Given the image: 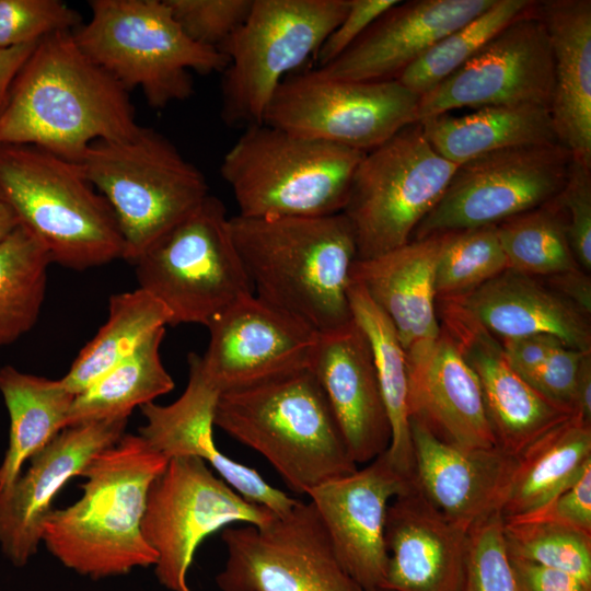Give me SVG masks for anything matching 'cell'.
I'll use <instances>...</instances> for the list:
<instances>
[{"label": "cell", "mask_w": 591, "mask_h": 591, "mask_svg": "<svg viewBox=\"0 0 591 591\" xmlns=\"http://www.w3.org/2000/svg\"><path fill=\"white\" fill-rule=\"evenodd\" d=\"M510 561L519 591H591V586L565 571L513 557Z\"/></svg>", "instance_id": "obj_49"}, {"label": "cell", "mask_w": 591, "mask_h": 591, "mask_svg": "<svg viewBox=\"0 0 591 591\" xmlns=\"http://www.w3.org/2000/svg\"><path fill=\"white\" fill-rule=\"evenodd\" d=\"M0 201H3V200H2V196H1V193H0Z\"/></svg>", "instance_id": "obj_55"}, {"label": "cell", "mask_w": 591, "mask_h": 591, "mask_svg": "<svg viewBox=\"0 0 591 591\" xmlns=\"http://www.w3.org/2000/svg\"><path fill=\"white\" fill-rule=\"evenodd\" d=\"M222 591H364L345 570L313 503L299 500L263 525L228 528Z\"/></svg>", "instance_id": "obj_14"}, {"label": "cell", "mask_w": 591, "mask_h": 591, "mask_svg": "<svg viewBox=\"0 0 591 591\" xmlns=\"http://www.w3.org/2000/svg\"><path fill=\"white\" fill-rule=\"evenodd\" d=\"M84 173L111 206L132 264L209 195L201 171L159 131L140 126L129 138L91 144Z\"/></svg>", "instance_id": "obj_8"}, {"label": "cell", "mask_w": 591, "mask_h": 591, "mask_svg": "<svg viewBox=\"0 0 591 591\" xmlns=\"http://www.w3.org/2000/svg\"><path fill=\"white\" fill-rule=\"evenodd\" d=\"M451 299L497 338L548 334L567 347L591 351L588 315L536 277L508 268L466 294Z\"/></svg>", "instance_id": "obj_28"}, {"label": "cell", "mask_w": 591, "mask_h": 591, "mask_svg": "<svg viewBox=\"0 0 591 591\" xmlns=\"http://www.w3.org/2000/svg\"><path fill=\"white\" fill-rule=\"evenodd\" d=\"M37 44L0 48V109L9 95L13 82Z\"/></svg>", "instance_id": "obj_51"}, {"label": "cell", "mask_w": 591, "mask_h": 591, "mask_svg": "<svg viewBox=\"0 0 591 591\" xmlns=\"http://www.w3.org/2000/svg\"><path fill=\"white\" fill-rule=\"evenodd\" d=\"M418 103L419 95L397 80L348 81L314 69L280 82L263 124L369 152L417 123Z\"/></svg>", "instance_id": "obj_12"}, {"label": "cell", "mask_w": 591, "mask_h": 591, "mask_svg": "<svg viewBox=\"0 0 591 591\" xmlns=\"http://www.w3.org/2000/svg\"><path fill=\"white\" fill-rule=\"evenodd\" d=\"M20 223L12 208L0 201V241H2Z\"/></svg>", "instance_id": "obj_53"}, {"label": "cell", "mask_w": 591, "mask_h": 591, "mask_svg": "<svg viewBox=\"0 0 591 591\" xmlns=\"http://www.w3.org/2000/svg\"><path fill=\"white\" fill-rule=\"evenodd\" d=\"M164 335L165 327L157 329L129 357L77 394L67 427L128 418L136 406L153 402L172 391L174 381L160 356Z\"/></svg>", "instance_id": "obj_34"}, {"label": "cell", "mask_w": 591, "mask_h": 591, "mask_svg": "<svg viewBox=\"0 0 591 591\" xmlns=\"http://www.w3.org/2000/svg\"><path fill=\"white\" fill-rule=\"evenodd\" d=\"M442 234H433L368 259H356L351 280L386 314L404 350L440 334L436 265Z\"/></svg>", "instance_id": "obj_27"}, {"label": "cell", "mask_w": 591, "mask_h": 591, "mask_svg": "<svg viewBox=\"0 0 591 591\" xmlns=\"http://www.w3.org/2000/svg\"><path fill=\"white\" fill-rule=\"evenodd\" d=\"M440 325L456 341L475 372L496 440L517 456L547 430L571 416L541 395L509 364L499 338L453 299L437 300Z\"/></svg>", "instance_id": "obj_20"}, {"label": "cell", "mask_w": 591, "mask_h": 591, "mask_svg": "<svg viewBox=\"0 0 591 591\" xmlns=\"http://www.w3.org/2000/svg\"><path fill=\"white\" fill-rule=\"evenodd\" d=\"M128 418L66 427L31 459L28 470L0 493V546L16 567L36 554L53 501L101 451L125 433Z\"/></svg>", "instance_id": "obj_19"}, {"label": "cell", "mask_w": 591, "mask_h": 591, "mask_svg": "<svg viewBox=\"0 0 591 591\" xmlns=\"http://www.w3.org/2000/svg\"><path fill=\"white\" fill-rule=\"evenodd\" d=\"M554 59L549 112L558 142L591 164V0H543Z\"/></svg>", "instance_id": "obj_29"}, {"label": "cell", "mask_w": 591, "mask_h": 591, "mask_svg": "<svg viewBox=\"0 0 591 591\" xmlns=\"http://www.w3.org/2000/svg\"><path fill=\"white\" fill-rule=\"evenodd\" d=\"M349 0H253L245 22L220 51L221 117L233 127L263 124L280 82L316 54L340 23Z\"/></svg>", "instance_id": "obj_10"}, {"label": "cell", "mask_w": 591, "mask_h": 591, "mask_svg": "<svg viewBox=\"0 0 591 591\" xmlns=\"http://www.w3.org/2000/svg\"><path fill=\"white\" fill-rule=\"evenodd\" d=\"M0 193L53 262L84 270L123 258L115 215L80 162L34 146L0 144Z\"/></svg>", "instance_id": "obj_5"}, {"label": "cell", "mask_w": 591, "mask_h": 591, "mask_svg": "<svg viewBox=\"0 0 591 591\" xmlns=\"http://www.w3.org/2000/svg\"><path fill=\"white\" fill-rule=\"evenodd\" d=\"M462 591H519L499 511L475 523L468 532Z\"/></svg>", "instance_id": "obj_41"}, {"label": "cell", "mask_w": 591, "mask_h": 591, "mask_svg": "<svg viewBox=\"0 0 591 591\" xmlns=\"http://www.w3.org/2000/svg\"><path fill=\"white\" fill-rule=\"evenodd\" d=\"M468 532L441 514L414 484L387 508L383 588L462 591Z\"/></svg>", "instance_id": "obj_25"}, {"label": "cell", "mask_w": 591, "mask_h": 591, "mask_svg": "<svg viewBox=\"0 0 591 591\" xmlns=\"http://www.w3.org/2000/svg\"><path fill=\"white\" fill-rule=\"evenodd\" d=\"M497 234L510 269L533 277H549L580 268L556 197L500 222Z\"/></svg>", "instance_id": "obj_37"}, {"label": "cell", "mask_w": 591, "mask_h": 591, "mask_svg": "<svg viewBox=\"0 0 591 591\" xmlns=\"http://www.w3.org/2000/svg\"><path fill=\"white\" fill-rule=\"evenodd\" d=\"M494 0H398L340 56L317 68L348 81L396 80L434 43L493 4Z\"/></svg>", "instance_id": "obj_23"}, {"label": "cell", "mask_w": 591, "mask_h": 591, "mask_svg": "<svg viewBox=\"0 0 591 591\" xmlns=\"http://www.w3.org/2000/svg\"><path fill=\"white\" fill-rule=\"evenodd\" d=\"M548 287L586 315L591 313V279L581 268L546 277Z\"/></svg>", "instance_id": "obj_50"}, {"label": "cell", "mask_w": 591, "mask_h": 591, "mask_svg": "<svg viewBox=\"0 0 591 591\" xmlns=\"http://www.w3.org/2000/svg\"><path fill=\"white\" fill-rule=\"evenodd\" d=\"M91 16L73 36L79 47L126 90L138 88L163 108L194 93L190 71L223 72L221 51L193 42L164 0H92Z\"/></svg>", "instance_id": "obj_7"}, {"label": "cell", "mask_w": 591, "mask_h": 591, "mask_svg": "<svg viewBox=\"0 0 591 591\" xmlns=\"http://www.w3.org/2000/svg\"><path fill=\"white\" fill-rule=\"evenodd\" d=\"M370 591H393V590L385 589V588H378V589H373V590H370Z\"/></svg>", "instance_id": "obj_54"}, {"label": "cell", "mask_w": 591, "mask_h": 591, "mask_svg": "<svg viewBox=\"0 0 591 591\" xmlns=\"http://www.w3.org/2000/svg\"><path fill=\"white\" fill-rule=\"evenodd\" d=\"M348 300L352 320L369 344L387 412L391 426L387 457L402 475L414 480L406 352L390 318L354 280L348 289Z\"/></svg>", "instance_id": "obj_33"}, {"label": "cell", "mask_w": 591, "mask_h": 591, "mask_svg": "<svg viewBox=\"0 0 591 591\" xmlns=\"http://www.w3.org/2000/svg\"><path fill=\"white\" fill-rule=\"evenodd\" d=\"M413 485L385 451L363 468L325 482L308 494L338 560L364 591L384 587L387 508Z\"/></svg>", "instance_id": "obj_18"}, {"label": "cell", "mask_w": 591, "mask_h": 591, "mask_svg": "<svg viewBox=\"0 0 591 591\" xmlns=\"http://www.w3.org/2000/svg\"><path fill=\"white\" fill-rule=\"evenodd\" d=\"M81 24L79 12L60 0H0V48L37 44Z\"/></svg>", "instance_id": "obj_42"}, {"label": "cell", "mask_w": 591, "mask_h": 591, "mask_svg": "<svg viewBox=\"0 0 591 591\" xmlns=\"http://www.w3.org/2000/svg\"><path fill=\"white\" fill-rule=\"evenodd\" d=\"M515 519L557 522L591 534V461L548 503L529 515Z\"/></svg>", "instance_id": "obj_46"}, {"label": "cell", "mask_w": 591, "mask_h": 591, "mask_svg": "<svg viewBox=\"0 0 591 591\" xmlns=\"http://www.w3.org/2000/svg\"><path fill=\"white\" fill-rule=\"evenodd\" d=\"M51 263L46 246L22 223L0 241V346L37 322Z\"/></svg>", "instance_id": "obj_36"}, {"label": "cell", "mask_w": 591, "mask_h": 591, "mask_svg": "<svg viewBox=\"0 0 591 591\" xmlns=\"http://www.w3.org/2000/svg\"><path fill=\"white\" fill-rule=\"evenodd\" d=\"M509 364L525 381L546 361L553 351L564 343L548 334H533L500 339ZM566 346V345H565Z\"/></svg>", "instance_id": "obj_48"}, {"label": "cell", "mask_w": 591, "mask_h": 591, "mask_svg": "<svg viewBox=\"0 0 591 591\" xmlns=\"http://www.w3.org/2000/svg\"><path fill=\"white\" fill-rule=\"evenodd\" d=\"M167 324L169 311L149 292L138 288L113 294L106 322L81 349L61 382L72 394L81 393Z\"/></svg>", "instance_id": "obj_35"}, {"label": "cell", "mask_w": 591, "mask_h": 591, "mask_svg": "<svg viewBox=\"0 0 591 591\" xmlns=\"http://www.w3.org/2000/svg\"><path fill=\"white\" fill-rule=\"evenodd\" d=\"M221 392L205 373L200 356L188 355V382L170 405L153 402L140 406L146 424L139 436L167 460L196 456L206 462L228 485L247 500L276 514L289 511L298 501L269 485L254 468L231 460L218 450L212 428Z\"/></svg>", "instance_id": "obj_21"}, {"label": "cell", "mask_w": 591, "mask_h": 591, "mask_svg": "<svg viewBox=\"0 0 591 591\" xmlns=\"http://www.w3.org/2000/svg\"><path fill=\"white\" fill-rule=\"evenodd\" d=\"M457 165L441 157L419 123L366 152L341 213L354 231L357 259H368L413 237L444 194Z\"/></svg>", "instance_id": "obj_11"}, {"label": "cell", "mask_w": 591, "mask_h": 591, "mask_svg": "<svg viewBox=\"0 0 591 591\" xmlns=\"http://www.w3.org/2000/svg\"><path fill=\"white\" fill-rule=\"evenodd\" d=\"M0 392L10 416L9 447L0 465L3 493L19 478L24 463L67 427L76 395L60 379L23 373L12 366L0 369Z\"/></svg>", "instance_id": "obj_32"}, {"label": "cell", "mask_w": 591, "mask_h": 591, "mask_svg": "<svg viewBox=\"0 0 591 591\" xmlns=\"http://www.w3.org/2000/svg\"><path fill=\"white\" fill-rule=\"evenodd\" d=\"M364 153L258 124L228 150L220 173L239 216H328L343 211Z\"/></svg>", "instance_id": "obj_6"}, {"label": "cell", "mask_w": 591, "mask_h": 591, "mask_svg": "<svg viewBox=\"0 0 591 591\" xmlns=\"http://www.w3.org/2000/svg\"><path fill=\"white\" fill-rule=\"evenodd\" d=\"M419 124L432 148L456 165L503 149L559 143L549 108L540 105L487 106L460 117L443 114Z\"/></svg>", "instance_id": "obj_31"}, {"label": "cell", "mask_w": 591, "mask_h": 591, "mask_svg": "<svg viewBox=\"0 0 591 591\" xmlns=\"http://www.w3.org/2000/svg\"><path fill=\"white\" fill-rule=\"evenodd\" d=\"M414 484L448 520L466 529L499 511L514 456L448 444L410 420Z\"/></svg>", "instance_id": "obj_26"}, {"label": "cell", "mask_w": 591, "mask_h": 591, "mask_svg": "<svg viewBox=\"0 0 591 591\" xmlns=\"http://www.w3.org/2000/svg\"><path fill=\"white\" fill-rule=\"evenodd\" d=\"M311 369L354 462L368 464L384 453L390 420L369 344L354 320L320 334Z\"/></svg>", "instance_id": "obj_24"}, {"label": "cell", "mask_w": 591, "mask_h": 591, "mask_svg": "<svg viewBox=\"0 0 591 591\" xmlns=\"http://www.w3.org/2000/svg\"><path fill=\"white\" fill-rule=\"evenodd\" d=\"M182 31L196 44L217 49L245 22L253 0H164Z\"/></svg>", "instance_id": "obj_43"}, {"label": "cell", "mask_w": 591, "mask_h": 591, "mask_svg": "<svg viewBox=\"0 0 591 591\" xmlns=\"http://www.w3.org/2000/svg\"><path fill=\"white\" fill-rule=\"evenodd\" d=\"M572 415L591 424V351L582 359L576 382Z\"/></svg>", "instance_id": "obj_52"}, {"label": "cell", "mask_w": 591, "mask_h": 591, "mask_svg": "<svg viewBox=\"0 0 591 591\" xmlns=\"http://www.w3.org/2000/svg\"><path fill=\"white\" fill-rule=\"evenodd\" d=\"M441 234L434 275L437 300L464 296L509 268L497 225Z\"/></svg>", "instance_id": "obj_39"}, {"label": "cell", "mask_w": 591, "mask_h": 591, "mask_svg": "<svg viewBox=\"0 0 591 591\" xmlns=\"http://www.w3.org/2000/svg\"><path fill=\"white\" fill-rule=\"evenodd\" d=\"M405 352L410 420L454 447L497 448L478 379L448 331Z\"/></svg>", "instance_id": "obj_22"}, {"label": "cell", "mask_w": 591, "mask_h": 591, "mask_svg": "<svg viewBox=\"0 0 591 591\" xmlns=\"http://www.w3.org/2000/svg\"><path fill=\"white\" fill-rule=\"evenodd\" d=\"M275 514L235 491L201 459H170L149 488L141 522L142 535L158 556V581L170 591H190L187 573L207 536L236 522L263 525Z\"/></svg>", "instance_id": "obj_13"}, {"label": "cell", "mask_w": 591, "mask_h": 591, "mask_svg": "<svg viewBox=\"0 0 591 591\" xmlns=\"http://www.w3.org/2000/svg\"><path fill=\"white\" fill-rule=\"evenodd\" d=\"M556 200L565 220L576 260L591 270V164L571 155L566 181Z\"/></svg>", "instance_id": "obj_44"}, {"label": "cell", "mask_w": 591, "mask_h": 591, "mask_svg": "<svg viewBox=\"0 0 591 591\" xmlns=\"http://www.w3.org/2000/svg\"><path fill=\"white\" fill-rule=\"evenodd\" d=\"M503 520V519H502ZM510 557L565 571L591 586V534L544 520H503Z\"/></svg>", "instance_id": "obj_40"}, {"label": "cell", "mask_w": 591, "mask_h": 591, "mask_svg": "<svg viewBox=\"0 0 591 591\" xmlns=\"http://www.w3.org/2000/svg\"><path fill=\"white\" fill-rule=\"evenodd\" d=\"M567 346H560L526 380L541 395L572 415L573 393L584 355Z\"/></svg>", "instance_id": "obj_45"}, {"label": "cell", "mask_w": 591, "mask_h": 591, "mask_svg": "<svg viewBox=\"0 0 591 591\" xmlns=\"http://www.w3.org/2000/svg\"><path fill=\"white\" fill-rule=\"evenodd\" d=\"M129 91L93 61L73 32L42 39L0 109V144H27L81 162L92 143L131 137Z\"/></svg>", "instance_id": "obj_1"}, {"label": "cell", "mask_w": 591, "mask_h": 591, "mask_svg": "<svg viewBox=\"0 0 591 591\" xmlns=\"http://www.w3.org/2000/svg\"><path fill=\"white\" fill-rule=\"evenodd\" d=\"M537 2L473 58L419 96L417 123L461 107L551 106L554 59Z\"/></svg>", "instance_id": "obj_16"}, {"label": "cell", "mask_w": 591, "mask_h": 591, "mask_svg": "<svg viewBox=\"0 0 591 591\" xmlns=\"http://www.w3.org/2000/svg\"><path fill=\"white\" fill-rule=\"evenodd\" d=\"M254 294L317 333L352 321L348 300L357 259L354 231L341 213L320 217H230Z\"/></svg>", "instance_id": "obj_3"}, {"label": "cell", "mask_w": 591, "mask_h": 591, "mask_svg": "<svg viewBox=\"0 0 591 591\" xmlns=\"http://www.w3.org/2000/svg\"><path fill=\"white\" fill-rule=\"evenodd\" d=\"M139 288L169 311L170 324L208 323L253 287L222 201L208 195L134 263Z\"/></svg>", "instance_id": "obj_9"}, {"label": "cell", "mask_w": 591, "mask_h": 591, "mask_svg": "<svg viewBox=\"0 0 591 591\" xmlns=\"http://www.w3.org/2000/svg\"><path fill=\"white\" fill-rule=\"evenodd\" d=\"M398 0H349V8L340 23L325 38L314 57L322 68L351 46L362 33Z\"/></svg>", "instance_id": "obj_47"}, {"label": "cell", "mask_w": 591, "mask_h": 591, "mask_svg": "<svg viewBox=\"0 0 591 591\" xmlns=\"http://www.w3.org/2000/svg\"><path fill=\"white\" fill-rule=\"evenodd\" d=\"M169 460L139 434H124L82 471V496L48 515L42 542L65 567L93 580L154 566L141 522L152 482Z\"/></svg>", "instance_id": "obj_2"}, {"label": "cell", "mask_w": 591, "mask_h": 591, "mask_svg": "<svg viewBox=\"0 0 591 591\" xmlns=\"http://www.w3.org/2000/svg\"><path fill=\"white\" fill-rule=\"evenodd\" d=\"M571 153L560 143L515 147L457 165L444 194L412 240L497 225L553 200L561 190Z\"/></svg>", "instance_id": "obj_15"}, {"label": "cell", "mask_w": 591, "mask_h": 591, "mask_svg": "<svg viewBox=\"0 0 591 591\" xmlns=\"http://www.w3.org/2000/svg\"><path fill=\"white\" fill-rule=\"evenodd\" d=\"M213 424L263 455L300 495L357 470L311 368L222 393Z\"/></svg>", "instance_id": "obj_4"}, {"label": "cell", "mask_w": 591, "mask_h": 591, "mask_svg": "<svg viewBox=\"0 0 591 591\" xmlns=\"http://www.w3.org/2000/svg\"><path fill=\"white\" fill-rule=\"evenodd\" d=\"M535 2L494 0L485 11L434 43L396 80L421 96L473 58Z\"/></svg>", "instance_id": "obj_38"}, {"label": "cell", "mask_w": 591, "mask_h": 591, "mask_svg": "<svg viewBox=\"0 0 591 591\" xmlns=\"http://www.w3.org/2000/svg\"><path fill=\"white\" fill-rule=\"evenodd\" d=\"M201 367L222 393L311 368L320 333L254 293L216 315Z\"/></svg>", "instance_id": "obj_17"}, {"label": "cell", "mask_w": 591, "mask_h": 591, "mask_svg": "<svg viewBox=\"0 0 591 591\" xmlns=\"http://www.w3.org/2000/svg\"><path fill=\"white\" fill-rule=\"evenodd\" d=\"M589 461L591 424L571 415L514 456L499 508L502 519L525 517L544 507Z\"/></svg>", "instance_id": "obj_30"}]
</instances>
